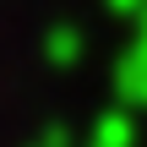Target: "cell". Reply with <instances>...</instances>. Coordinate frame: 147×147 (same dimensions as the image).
<instances>
[{
	"label": "cell",
	"mask_w": 147,
	"mask_h": 147,
	"mask_svg": "<svg viewBox=\"0 0 147 147\" xmlns=\"http://www.w3.org/2000/svg\"><path fill=\"white\" fill-rule=\"evenodd\" d=\"M136 55H147V33H142V49H136Z\"/></svg>",
	"instance_id": "obj_1"
}]
</instances>
